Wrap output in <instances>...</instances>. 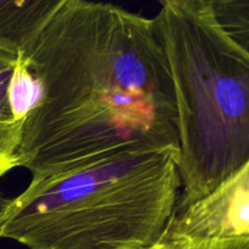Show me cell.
<instances>
[{
    "label": "cell",
    "mask_w": 249,
    "mask_h": 249,
    "mask_svg": "<svg viewBox=\"0 0 249 249\" xmlns=\"http://www.w3.org/2000/svg\"><path fill=\"white\" fill-rule=\"evenodd\" d=\"M157 1L151 19L174 84L182 208L249 162V53L219 28L204 0Z\"/></svg>",
    "instance_id": "obj_3"
},
{
    "label": "cell",
    "mask_w": 249,
    "mask_h": 249,
    "mask_svg": "<svg viewBox=\"0 0 249 249\" xmlns=\"http://www.w3.org/2000/svg\"><path fill=\"white\" fill-rule=\"evenodd\" d=\"M143 249H178V248L170 247V246H168V245H164V243H162V242H158V243H156L155 246H151V247L143 248Z\"/></svg>",
    "instance_id": "obj_9"
},
{
    "label": "cell",
    "mask_w": 249,
    "mask_h": 249,
    "mask_svg": "<svg viewBox=\"0 0 249 249\" xmlns=\"http://www.w3.org/2000/svg\"><path fill=\"white\" fill-rule=\"evenodd\" d=\"M7 202H9V199H7L6 197L2 196L1 192H0V214H1V212L4 211V208L6 207Z\"/></svg>",
    "instance_id": "obj_10"
},
{
    "label": "cell",
    "mask_w": 249,
    "mask_h": 249,
    "mask_svg": "<svg viewBox=\"0 0 249 249\" xmlns=\"http://www.w3.org/2000/svg\"><path fill=\"white\" fill-rule=\"evenodd\" d=\"M75 0H0V46L23 53Z\"/></svg>",
    "instance_id": "obj_5"
},
{
    "label": "cell",
    "mask_w": 249,
    "mask_h": 249,
    "mask_svg": "<svg viewBox=\"0 0 249 249\" xmlns=\"http://www.w3.org/2000/svg\"><path fill=\"white\" fill-rule=\"evenodd\" d=\"M178 249H249V237L204 241Z\"/></svg>",
    "instance_id": "obj_8"
},
{
    "label": "cell",
    "mask_w": 249,
    "mask_h": 249,
    "mask_svg": "<svg viewBox=\"0 0 249 249\" xmlns=\"http://www.w3.org/2000/svg\"><path fill=\"white\" fill-rule=\"evenodd\" d=\"M249 237V162L204 198L177 208L160 242L174 248Z\"/></svg>",
    "instance_id": "obj_4"
},
{
    "label": "cell",
    "mask_w": 249,
    "mask_h": 249,
    "mask_svg": "<svg viewBox=\"0 0 249 249\" xmlns=\"http://www.w3.org/2000/svg\"><path fill=\"white\" fill-rule=\"evenodd\" d=\"M219 28L249 53V0H204Z\"/></svg>",
    "instance_id": "obj_7"
},
{
    "label": "cell",
    "mask_w": 249,
    "mask_h": 249,
    "mask_svg": "<svg viewBox=\"0 0 249 249\" xmlns=\"http://www.w3.org/2000/svg\"><path fill=\"white\" fill-rule=\"evenodd\" d=\"M19 58L32 100L17 163L32 179L131 148L179 152L174 84L151 18L75 0Z\"/></svg>",
    "instance_id": "obj_1"
},
{
    "label": "cell",
    "mask_w": 249,
    "mask_h": 249,
    "mask_svg": "<svg viewBox=\"0 0 249 249\" xmlns=\"http://www.w3.org/2000/svg\"><path fill=\"white\" fill-rule=\"evenodd\" d=\"M178 153L174 148H131L32 179L0 214V238L29 249L155 246L181 190Z\"/></svg>",
    "instance_id": "obj_2"
},
{
    "label": "cell",
    "mask_w": 249,
    "mask_h": 249,
    "mask_svg": "<svg viewBox=\"0 0 249 249\" xmlns=\"http://www.w3.org/2000/svg\"><path fill=\"white\" fill-rule=\"evenodd\" d=\"M18 63V53L0 46V178L18 167L17 150L23 121L17 114L11 97Z\"/></svg>",
    "instance_id": "obj_6"
}]
</instances>
